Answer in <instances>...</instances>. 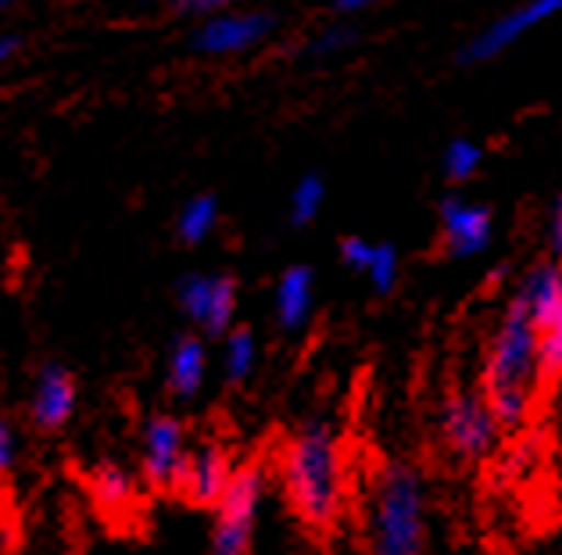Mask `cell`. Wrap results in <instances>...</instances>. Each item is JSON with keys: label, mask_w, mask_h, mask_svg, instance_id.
<instances>
[{"label": "cell", "mask_w": 562, "mask_h": 555, "mask_svg": "<svg viewBox=\"0 0 562 555\" xmlns=\"http://www.w3.org/2000/svg\"><path fill=\"white\" fill-rule=\"evenodd\" d=\"M283 488L297 520L326 531L340 509V441L326 420H308L283 448Z\"/></svg>", "instance_id": "obj_1"}, {"label": "cell", "mask_w": 562, "mask_h": 555, "mask_svg": "<svg viewBox=\"0 0 562 555\" xmlns=\"http://www.w3.org/2000/svg\"><path fill=\"white\" fill-rule=\"evenodd\" d=\"M369 555H427V484L413 463H391L376 477Z\"/></svg>", "instance_id": "obj_2"}, {"label": "cell", "mask_w": 562, "mask_h": 555, "mask_svg": "<svg viewBox=\"0 0 562 555\" xmlns=\"http://www.w3.org/2000/svg\"><path fill=\"white\" fill-rule=\"evenodd\" d=\"M538 380H541V330L533 323L530 301L519 290H513L495 326V337L487 344L484 395H502V391L533 395Z\"/></svg>", "instance_id": "obj_3"}, {"label": "cell", "mask_w": 562, "mask_h": 555, "mask_svg": "<svg viewBox=\"0 0 562 555\" xmlns=\"http://www.w3.org/2000/svg\"><path fill=\"white\" fill-rule=\"evenodd\" d=\"M280 33V15L262 8H223L212 19L190 25L187 47L201 58H237L266 47Z\"/></svg>", "instance_id": "obj_4"}, {"label": "cell", "mask_w": 562, "mask_h": 555, "mask_svg": "<svg viewBox=\"0 0 562 555\" xmlns=\"http://www.w3.org/2000/svg\"><path fill=\"white\" fill-rule=\"evenodd\" d=\"M262 495H266V469L258 463L237 466V477H233L226 498L215 509L209 555H251Z\"/></svg>", "instance_id": "obj_5"}, {"label": "cell", "mask_w": 562, "mask_h": 555, "mask_svg": "<svg viewBox=\"0 0 562 555\" xmlns=\"http://www.w3.org/2000/svg\"><path fill=\"white\" fill-rule=\"evenodd\" d=\"M437 423H441V437L456 459L476 463L498 448L502 426L495 412H491L487 398L476 391H451L445 398Z\"/></svg>", "instance_id": "obj_6"}, {"label": "cell", "mask_w": 562, "mask_h": 555, "mask_svg": "<svg viewBox=\"0 0 562 555\" xmlns=\"http://www.w3.org/2000/svg\"><path fill=\"white\" fill-rule=\"evenodd\" d=\"M176 301L204 341H223L237 326V280L229 273H187L176 284Z\"/></svg>", "instance_id": "obj_7"}, {"label": "cell", "mask_w": 562, "mask_h": 555, "mask_svg": "<svg viewBox=\"0 0 562 555\" xmlns=\"http://www.w3.org/2000/svg\"><path fill=\"white\" fill-rule=\"evenodd\" d=\"M190 463V448H187V430L183 423L169 412H155L144 420L140 430V469L144 480L155 491H176L180 495V484Z\"/></svg>", "instance_id": "obj_8"}, {"label": "cell", "mask_w": 562, "mask_h": 555, "mask_svg": "<svg viewBox=\"0 0 562 555\" xmlns=\"http://www.w3.org/2000/svg\"><path fill=\"white\" fill-rule=\"evenodd\" d=\"M555 15H562V0H538V4H519L505 15L491 19L487 25L465 40L459 47V65H487L495 62L498 54H505L509 47H516L519 40L530 36L538 25L552 22Z\"/></svg>", "instance_id": "obj_9"}, {"label": "cell", "mask_w": 562, "mask_h": 555, "mask_svg": "<svg viewBox=\"0 0 562 555\" xmlns=\"http://www.w3.org/2000/svg\"><path fill=\"white\" fill-rule=\"evenodd\" d=\"M437 215H441V241L451 258H473L495 241V212L462 193H445Z\"/></svg>", "instance_id": "obj_10"}, {"label": "cell", "mask_w": 562, "mask_h": 555, "mask_svg": "<svg viewBox=\"0 0 562 555\" xmlns=\"http://www.w3.org/2000/svg\"><path fill=\"white\" fill-rule=\"evenodd\" d=\"M233 477H237V466H233L229 452L223 444H201V448H190V463L180 484V495L190 506L201 509H218V502L226 498Z\"/></svg>", "instance_id": "obj_11"}, {"label": "cell", "mask_w": 562, "mask_h": 555, "mask_svg": "<svg viewBox=\"0 0 562 555\" xmlns=\"http://www.w3.org/2000/svg\"><path fill=\"white\" fill-rule=\"evenodd\" d=\"M76 401H79V387L68 366L61 363L40 366L30 395V420L36 430H44V434L61 430L76 415Z\"/></svg>", "instance_id": "obj_12"}, {"label": "cell", "mask_w": 562, "mask_h": 555, "mask_svg": "<svg viewBox=\"0 0 562 555\" xmlns=\"http://www.w3.org/2000/svg\"><path fill=\"white\" fill-rule=\"evenodd\" d=\"M315 304V269L297 262L280 273L277 287H272V315L283 333H301L312 319Z\"/></svg>", "instance_id": "obj_13"}, {"label": "cell", "mask_w": 562, "mask_h": 555, "mask_svg": "<svg viewBox=\"0 0 562 555\" xmlns=\"http://www.w3.org/2000/svg\"><path fill=\"white\" fill-rule=\"evenodd\" d=\"M204 380H209V344L201 333H180L169 348L166 363V387L172 398L190 401L201 395Z\"/></svg>", "instance_id": "obj_14"}, {"label": "cell", "mask_w": 562, "mask_h": 555, "mask_svg": "<svg viewBox=\"0 0 562 555\" xmlns=\"http://www.w3.org/2000/svg\"><path fill=\"white\" fill-rule=\"evenodd\" d=\"M90 495L108 512H122L136 502V477L119 463H98L90 469Z\"/></svg>", "instance_id": "obj_15"}, {"label": "cell", "mask_w": 562, "mask_h": 555, "mask_svg": "<svg viewBox=\"0 0 562 555\" xmlns=\"http://www.w3.org/2000/svg\"><path fill=\"white\" fill-rule=\"evenodd\" d=\"M215 226H218V198L215 193H194V198L180 208V215H176V237L190 247L209 241L215 233Z\"/></svg>", "instance_id": "obj_16"}, {"label": "cell", "mask_w": 562, "mask_h": 555, "mask_svg": "<svg viewBox=\"0 0 562 555\" xmlns=\"http://www.w3.org/2000/svg\"><path fill=\"white\" fill-rule=\"evenodd\" d=\"M258 363V341L251 326H233L223 337V377L226 384H244L255 373Z\"/></svg>", "instance_id": "obj_17"}, {"label": "cell", "mask_w": 562, "mask_h": 555, "mask_svg": "<svg viewBox=\"0 0 562 555\" xmlns=\"http://www.w3.org/2000/svg\"><path fill=\"white\" fill-rule=\"evenodd\" d=\"M362 40V25L345 22V19H330L326 25L315 30V36L305 44V58H334V54H345Z\"/></svg>", "instance_id": "obj_18"}, {"label": "cell", "mask_w": 562, "mask_h": 555, "mask_svg": "<svg viewBox=\"0 0 562 555\" xmlns=\"http://www.w3.org/2000/svg\"><path fill=\"white\" fill-rule=\"evenodd\" d=\"M323 201H326V179L319 173H305L291 190V222L297 230L312 226L323 212Z\"/></svg>", "instance_id": "obj_19"}, {"label": "cell", "mask_w": 562, "mask_h": 555, "mask_svg": "<svg viewBox=\"0 0 562 555\" xmlns=\"http://www.w3.org/2000/svg\"><path fill=\"white\" fill-rule=\"evenodd\" d=\"M480 162H484V151H480V144L465 141V136H456V141H451L445 147V155H441V173H445V179L451 187H459L480 169Z\"/></svg>", "instance_id": "obj_20"}, {"label": "cell", "mask_w": 562, "mask_h": 555, "mask_svg": "<svg viewBox=\"0 0 562 555\" xmlns=\"http://www.w3.org/2000/svg\"><path fill=\"white\" fill-rule=\"evenodd\" d=\"M397 273H402V258H397V247L391 241H380L376 244V255H373V266H369L366 280L373 287V295L387 298L394 284H397Z\"/></svg>", "instance_id": "obj_21"}, {"label": "cell", "mask_w": 562, "mask_h": 555, "mask_svg": "<svg viewBox=\"0 0 562 555\" xmlns=\"http://www.w3.org/2000/svg\"><path fill=\"white\" fill-rule=\"evenodd\" d=\"M337 252H340V262H345L351 273H369V266H373V255H376V244L359 237V233H351V237H340Z\"/></svg>", "instance_id": "obj_22"}, {"label": "cell", "mask_w": 562, "mask_h": 555, "mask_svg": "<svg viewBox=\"0 0 562 555\" xmlns=\"http://www.w3.org/2000/svg\"><path fill=\"white\" fill-rule=\"evenodd\" d=\"M541 377H562V315L541 333Z\"/></svg>", "instance_id": "obj_23"}, {"label": "cell", "mask_w": 562, "mask_h": 555, "mask_svg": "<svg viewBox=\"0 0 562 555\" xmlns=\"http://www.w3.org/2000/svg\"><path fill=\"white\" fill-rule=\"evenodd\" d=\"M19 430H15V423L11 420H4L0 415V477H8L11 469H15V463H19Z\"/></svg>", "instance_id": "obj_24"}, {"label": "cell", "mask_w": 562, "mask_h": 555, "mask_svg": "<svg viewBox=\"0 0 562 555\" xmlns=\"http://www.w3.org/2000/svg\"><path fill=\"white\" fill-rule=\"evenodd\" d=\"M548 252H552V262H562V193H555L548 204Z\"/></svg>", "instance_id": "obj_25"}, {"label": "cell", "mask_w": 562, "mask_h": 555, "mask_svg": "<svg viewBox=\"0 0 562 555\" xmlns=\"http://www.w3.org/2000/svg\"><path fill=\"white\" fill-rule=\"evenodd\" d=\"M226 4H215V0H198V4H176L172 8V15L176 19H187L190 25H198V22H204V19H212L215 11H223Z\"/></svg>", "instance_id": "obj_26"}, {"label": "cell", "mask_w": 562, "mask_h": 555, "mask_svg": "<svg viewBox=\"0 0 562 555\" xmlns=\"http://www.w3.org/2000/svg\"><path fill=\"white\" fill-rule=\"evenodd\" d=\"M366 11H369V0H337V4L330 8V19L351 22L355 15H366Z\"/></svg>", "instance_id": "obj_27"}, {"label": "cell", "mask_w": 562, "mask_h": 555, "mask_svg": "<svg viewBox=\"0 0 562 555\" xmlns=\"http://www.w3.org/2000/svg\"><path fill=\"white\" fill-rule=\"evenodd\" d=\"M22 51V36L15 33H0V68H4L8 62H15Z\"/></svg>", "instance_id": "obj_28"}]
</instances>
